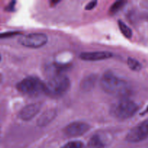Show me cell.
I'll return each instance as SVG.
<instances>
[{
  "label": "cell",
  "mask_w": 148,
  "mask_h": 148,
  "mask_svg": "<svg viewBox=\"0 0 148 148\" xmlns=\"http://www.w3.org/2000/svg\"><path fill=\"white\" fill-rule=\"evenodd\" d=\"M100 85L103 90L109 95L127 98L130 93V88L126 81L120 79L111 71H107L103 75Z\"/></svg>",
  "instance_id": "obj_1"
},
{
  "label": "cell",
  "mask_w": 148,
  "mask_h": 148,
  "mask_svg": "<svg viewBox=\"0 0 148 148\" xmlns=\"http://www.w3.org/2000/svg\"><path fill=\"white\" fill-rule=\"evenodd\" d=\"M70 85V80L66 75L53 74L44 82V93L52 98H59L69 91Z\"/></svg>",
  "instance_id": "obj_2"
},
{
  "label": "cell",
  "mask_w": 148,
  "mask_h": 148,
  "mask_svg": "<svg viewBox=\"0 0 148 148\" xmlns=\"http://www.w3.org/2000/svg\"><path fill=\"white\" fill-rule=\"evenodd\" d=\"M139 109L135 102L128 98H120L111 107L110 112L114 117L119 120H125L132 118Z\"/></svg>",
  "instance_id": "obj_3"
},
{
  "label": "cell",
  "mask_w": 148,
  "mask_h": 148,
  "mask_svg": "<svg viewBox=\"0 0 148 148\" xmlns=\"http://www.w3.org/2000/svg\"><path fill=\"white\" fill-rule=\"evenodd\" d=\"M16 88L23 95L38 96L44 93V82L37 77L28 76L20 80L16 85Z\"/></svg>",
  "instance_id": "obj_4"
},
{
  "label": "cell",
  "mask_w": 148,
  "mask_h": 148,
  "mask_svg": "<svg viewBox=\"0 0 148 148\" xmlns=\"http://www.w3.org/2000/svg\"><path fill=\"white\" fill-rule=\"evenodd\" d=\"M20 45L30 49H39L47 43L48 37L44 33H34L21 36L18 39Z\"/></svg>",
  "instance_id": "obj_5"
},
{
  "label": "cell",
  "mask_w": 148,
  "mask_h": 148,
  "mask_svg": "<svg viewBox=\"0 0 148 148\" xmlns=\"http://www.w3.org/2000/svg\"><path fill=\"white\" fill-rule=\"evenodd\" d=\"M148 138V119L140 122L130 130L126 140L130 143H137Z\"/></svg>",
  "instance_id": "obj_6"
},
{
  "label": "cell",
  "mask_w": 148,
  "mask_h": 148,
  "mask_svg": "<svg viewBox=\"0 0 148 148\" xmlns=\"http://www.w3.org/2000/svg\"><path fill=\"white\" fill-rule=\"evenodd\" d=\"M90 130V126L82 121H74L64 129V134L68 137H77L86 134Z\"/></svg>",
  "instance_id": "obj_7"
},
{
  "label": "cell",
  "mask_w": 148,
  "mask_h": 148,
  "mask_svg": "<svg viewBox=\"0 0 148 148\" xmlns=\"http://www.w3.org/2000/svg\"><path fill=\"white\" fill-rule=\"evenodd\" d=\"M40 108H41V104L39 103H35L25 106L19 112V118L25 121H30L38 114Z\"/></svg>",
  "instance_id": "obj_8"
},
{
  "label": "cell",
  "mask_w": 148,
  "mask_h": 148,
  "mask_svg": "<svg viewBox=\"0 0 148 148\" xmlns=\"http://www.w3.org/2000/svg\"><path fill=\"white\" fill-rule=\"evenodd\" d=\"M113 56V53L108 51L82 52L79 54V59L85 62H98L106 60Z\"/></svg>",
  "instance_id": "obj_9"
},
{
  "label": "cell",
  "mask_w": 148,
  "mask_h": 148,
  "mask_svg": "<svg viewBox=\"0 0 148 148\" xmlns=\"http://www.w3.org/2000/svg\"><path fill=\"white\" fill-rule=\"evenodd\" d=\"M56 116V111L55 109H48L43 113L37 119L36 124L38 127H43L49 125Z\"/></svg>",
  "instance_id": "obj_10"
},
{
  "label": "cell",
  "mask_w": 148,
  "mask_h": 148,
  "mask_svg": "<svg viewBox=\"0 0 148 148\" xmlns=\"http://www.w3.org/2000/svg\"><path fill=\"white\" fill-rule=\"evenodd\" d=\"M95 82H96V77L93 75H90L84 78L81 82V88L84 91H89L94 88Z\"/></svg>",
  "instance_id": "obj_11"
},
{
  "label": "cell",
  "mask_w": 148,
  "mask_h": 148,
  "mask_svg": "<svg viewBox=\"0 0 148 148\" xmlns=\"http://www.w3.org/2000/svg\"><path fill=\"white\" fill-rule=\"evenodd\" d=\"M105 143L99 134H94L88 143V148H104Z\"/></svg>",
  "instance_id": "obj_12"
},
{
  "label": "cell",
  "mask_w": 148,
  "mask_h": 148,
  "mask_svg": "<svg viewBox=\"0 0 148 148\" xmlns=\"http://www.w3.org/2000/svg\"><path fill=\"white\" fill-rule=\"evenodd\" d=\"M118 25L119 27L120 31L124 35V37L129 39L132 37V30L124 22L121 21V20H118Z\"/></svg>",
  "instance_id": "obj_13"
},
{
  "label": "cell",
  "mask_w": 148,
  "mask_h": 148,
  "mask_svg": "<svg viewBox=\"0 0 148 148\" xmlns=\"http://www.w3.org/2000/svg\"><path fill=\"white\" fill-rule=\"evenodd\" d=\"M127 65L130 69L134 72H140L143 68V66L140 62L132 57H129L127 59Z\"/></svg>",
  "instance_id": "obj_14"
},
{
  "label": "cell",
  "mask_w": 148,
  "mask_h": 148,
  "mask_svg": "<svg viewBox=\"0 0 148 148\" xmlns=\"http://www.w3.org/2000/svg\"><path fill=\"white\" fill-rule=\"evenodd\" d=\"M127 1H117L116 2H114V4L111 5V7L109 9V13L111 14H115L118 12L119 10H121V9L124 7V6L125 5Z\"/></svg>",
  "instance_id": "obj_15"
},
{
  "label": "cell",
  "mask_w": 148,
  "mask_h": 148,
  "mask_svg": "<svg viewBox=\"0 0 148 148\" xmlns=\"http://www.w3.org/2000/svg\"><path fill=\"white\" fill-rule=\"evenodd\" d=\"M84 145L81 141L73 140V141L68 142L67 143L62 146L61 148H83Z\"/></svg>",
  "instance_id": "obj_16"
},
{
  "label": "cell",
  "mask_w": 148,
  "mask_h": 148,
  "mask_svg": "<svg viewBox=\"0 0 148 148\" xmlns=\"http://www.w3.org/2000/svg\"><path fill=\"white\" fill-rule=\"evenodd\" d=\"M19 32L16 31H10V32H5V33H0V38H7L13 37V36H16V35L19 34Z\"/></svg>",
  "instance_id": "obj_17"
},
{
  "label": "cell",
  "mask_w": 148,
  "mask_h": 148,
  "mask_svg": "<svg viewBox=\"0 0 148 148\" xmlns=\"http://www.w3.org/2000/svg\"><path fill=\"white\" fill-rule=\"evenodd\" d=\"M97 4V1H90L86 6H85V10H93L95 7H96Z\"/></svg>",
  "instance_id": "obj_18"
},
{
  "label": "cell",
  "mask_w": 148,
  "mask_h": 148,
  "mask_svg": "<svg viewBox=\"0 0 148 148\" xmlns=\"http://www.w3.org/2000/svg\"><path fill=\"white\" fill-rule=\"evenodd\" d=\"M15 1H12V2H10L9 4V5L7 7V8H6V10L10 12L13 11L14 10V4H15Z\"/></svg>",
  "instance_id": "obj_19"
},
{
  "label": "cell",
  "mask_w": 148,
  "mask_h": 148,
  "mask_svg": "<svg viewBox=\"0 0 148 148\" xmlns=\"http://www.w3.org/2000/svg\"><path fill=\"white\" fill-rule=\"evenodd\" d=\"M148 114V106H147V108H145V110L144 111V112L142 113V114H143H143Z\"/></svg>",
  "instance_id": "obj_20"
},
{
  "label": "cell",
  "mask_w": 148,
  "mask_h": 148,
  "mask_svg": "<svg viewBox=\"0 0 148 148\" xmlns=\"http://www.w3.org/2000/svg\"><path fill=\"white\" fill-rule=\"evenodd\" d=\"M1 81H2V76H1V75L0 74V83L1 82Z\"/></svg>",
  "instance_id": "obj_21"
},
{
  "label": "cell",
  "mask_w": 148,
  "mask_h": 148,
  "mask_svg": "<svg viewBox=\"0 0 148 148\" xmlns=\"http://www.w3.org/2000/svg\"><path fill=\"white\" fill-rule=\"evenodd\" d=\"M1 54H0V62H1Z\"/></svg>",
  "instance_id": "obj_22"
}]
</instances>
